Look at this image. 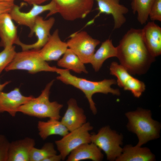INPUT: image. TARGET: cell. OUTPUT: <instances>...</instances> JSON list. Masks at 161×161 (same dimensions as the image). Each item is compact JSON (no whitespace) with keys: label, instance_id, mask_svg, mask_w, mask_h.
<instances>
[{"label":"cell","instance_id":"f546056e","mask_svg":"<svg viewBox=\"0 0 161 161\" xmlns=\"http://www.w3.org/2000/svg\"><path fill=\"white\" fill-rule=\"evenodd\" d=\"M15 4L14 2H0V16L9 13Z\"/></svg>","mask_w":161,"mask_h":161},{"label":"cell","instance_id":"f1b7e54d","mask_svg":"<svg viewBox=\"0 0 161 161\" xmlns=\"http://www.w3.org/2000/svg\"><path fill=\"white\" fill-rule=\"evenodd\" d=\"M10 143L6 136L0 134V161H7Z\"/></svg>","mask_w":161,"mask_h":161},{"label":"cell","instance_id":"e0dca14e","mask_svg":"<svg viewBox=\"0 0 161 161\" xmlns=\"http://www.w3.org/2000/svg\"><path fill=\"white\" fill-rule=\"evenodd\" d=\"M67 104V108L61 122L71 131L86 122V117L83 110L78 106L75 99L70 98Z\"/></svg>","mask_w":161,"mask_h":161},{"label":"cell","instance_id":"d4e9b609","mask_svg":"<svg viewBox=\"0 0 161 161\" xmlns=\"http://www.w3.org/2000/svg\"><path fill=\"white\" fill-rule=\"evenodd\" d=\"M134 14L137 13V19L141 24H145L149 17V13L154 0H130Z\"/></svg>","mask_w":161,"mask_h":161},{"label":"cell","instance_id":"9a60e30c","mask_svg":"<svg viewBox=\"0 0 161 161\" xmlns=\"http://www.w3.org/2000/svg\"><path fill=\"white\" fill-rule=\"evenodd\" d=\"M66 42L61 39L59 30L56 29L51 35L47 41L39 50L40 54L45 61H58L68 48Z\"/></svg>","mask_w":161,"mask_h":161},{"label":"cell","instance_id":"8fae6325","mask_svg":"<svg viewBox=\"0 0 161 161\" xmlns=\"http://www.w3.org/2000/svg\"><path fill=\"white\" fill-rule=\"evenodd\" d=\"M110 74L116 77L117 83L125 90L130 91L137 98L140 97L145 89V83L131 75L122 65L117 62H112L109 68Z\"/></svg>","mask_w":161,"mask_h":161},{"label":"cell","instance_id":"44dd1931","mask_svg":"<svg viewBox=\"0 0 161 161\" xmlns=\"http://www.w3.org/2000/svg\"><path fill=\"white\" fill-rule=\"evenodd\" d=\"M155 155L147 147L128 145L123 148L122 152L116 161H153Z\"/></svg>","mask_w":161,"mask_h":161},{"label":"cell","instance_id":"30bf717a","mask_svg":"<svg viewBox=\"0 0 161 161\" xmlns=\"http://www.w3.org/2000/svg\"><path fill=\"white\" fill-rule=\"evenodd\" d=\"M47 11L49 12L47 17L57 13L55 4L53 0L46 5L33 4L31 10L27 12L21 11L20 7L15 4L9 14L13 20L18 25L26 26L31 31L37 17Z\"/></svg>","mask_w":161,"mask_h":161},{"label":"cell","instance_id":"7a4b0ae2","mask_svg":"<svg viewBox=\"0 0 161 161\" xmlns=\"http://www.w3.org/2000/svg\"><path fill=\"white\" fill-rule=\"evenodd\" d=\"M55 72L59 75L57 79L63 83L69 85L81 90L87 99L91 110L95 115L97 112L95 104L92 99L93 95L96 93L107 94L109 93L117 96L120 94L119 89H114L112 85L116 84L114 79H105L100 81H92L77 77L71 74L69 70L56 67Z\"/></svg>","mask_w":161,"mask_h":161},{"label":"cell","instance_id":"cb8c5ba5","mask_svg":"<svg viewBox=\"0 0 161 161\" xmlns=\"http://www.w3.org/2000/svg\"><path fill=\"white\" fill-rule=\"evenodd\" d=\"M57 64L59 66L71 70L77 73H88L84 64L69 48L67 49L62 57L58 60Z\"/></svg>","mask_w":161,"mask_h":161},{"label":"cell","instance_id":"ffe728a7","mask_svg":"<svg viewBox=\"0 0 161 161\" xmlns=\"http://www.w3.org/2000/svg\"><path fill=\"white\" fill-rule=\"evenodd\" d=\"M103 158L101 150L92 143L82 144L72 151L68 156L67 161L90 160L100 161Z\"/></svg>","mask_w":161,"mask_h":161},{"label":"cell","instance_id":"836d02e7","mask_svg":"<svg viewBox=\"0 0 161 161\" xmlns=\"http://www.w3.org/2000/svg\"><path fill=\"white\" fill-rule=\"evenodd\" d=\"M15 0H0V2H14Z\"/></svg>","mask_w":161,"mask_h":161},{"label":"cell","instance_id":"277c9868","mask_svg":"<svg viewBox=\"0 0 161 161\" xmlns=\"http://www.w3.org/2000/svg\"><path fill=\"white\" fill-rule=\"evenodd\" d=\"M54 81L52 80L49 83L38 97H34L21 106L18 112L38 118L59 120L61 117L60 111L63 105L56 101L51 102L49 100L50 90Z\"/></svg>","mask_w":161,"mask_h":161},{"label":"cell","instance_id":"4fadbf2b","mask_svg":"<svg viewBox=\"0 0 161 161\" xmlns=\"http://www.w3.org/2000/svg\"><path fill=\"white\" fill-rule=\"evenodd\" d=\"M97 2L96 9L99 12L95 17L89 21L86 26L93 24L96 18L101 14L111 15L114 21V30L120 28L125 23L126 19L125 15L129 10L124 5L120 4V0H94Z\"/></svg>","mask_w":161,"mask_h":161},{"label":"cell","instance_id":"7c38bea8","mask_svg":"<svg viewBox=\"0 0 161 161\" xmlns=\"http://www.w3.org/2000/svg\"><path fill=\"white\" fill-rule=\"evenodd\" d=\"M55 21V18L53 17L44 20L42 17L38 16L29 34V37H31L35 34L37 38V41L34 43L29 44H24L19 40L16 44L21 46L22 50L41 49L47 41L51 35L50 30Z\"/></svg>","mask_w":161,"mask_h":161},{"label":"cell","instance_id":"d6986e66","mask_svg":"<svg viewBox=\"0 0 161 161\" xmlns=\"http://www.w3.org/2000/svg\"><path fill=\"white\" fill-rule=\"evenodd\" d=\"M9 13L0 16V47L5 48L16 44L19 40L15 26Z\"/></svg>","mask_w":161,"mask_h":161},{"label":"cell","instance_id":"ba28073f","mask_svg":"<svg viewBox=\"0 0 161 161\" xmlns=\"http://www.w3.org/2000/svg\"><path fill=\"white\" fill-rule=\"evenodd\" d=\"M66 42L68 47L84 64L89 63L96 47L100 41L92 38L87 32H75L69 37Z\"/></svg>","mask_w":161,"mask_h":161},{"label":"cell","instance_id":"9c48e42d","mask_svg":"<svg viewBox=\"0 0 161 161\" xmlns=\"http://www.w3.org/2000/svg\"><path fill=\"white\" fill-rule=\"evenodd\" d=\"M57 13L65 20L74 21L85 18L92 11L94 0H53Z\"/></svg>","mask_w":161,"mask_h":161},{"label":"cell","instance_id":"603a6c76","mask_svg":"<svg viewBox=\"0 0 161 161\" xmlns=\"http://www.w3.org/2000/svg\"><path fill=\"white\" fill-rule=\"evenodd\" d=\"M37 128L38 134L43 140L47 139L49 136L54 135L63 137L69 131L61 123L57 120L49 119L46 121H39L38 122Z\"/></svg>","mask_w":161,"mask_h":161},{"label":"cell","instance_id":"d6a6232c","mask_svg":"<svg viewBox=\"0 0 161 161\" xmlns=\"http://www.w3.org/2000/svg\"><path fill=\"white\" fill-rule=\"evenodd\" d=\"M10 81H7L2 84L0 83V93L2 91L4 88L10 83Z\"/></svg>","mask_w":161,"mask_h":161},{"label":"cell","instance_id":"2e32d148","mask_svg":"<svg viewBox=\"0 0 161 161\" xmlns=\"http://www.w3.org/2000/svg\"><path fill=\"white\" fill-rule=\"evenodd\" d=\"M142 35L148 50L154 57L161 54V28L154 21L149 22L142 29Z\"/></svg>","mask_w":161,"mask_h":161},{"label":"cell","instance_id":"7402d4cb","mask_svg":"<svg viewBox=\"0 0 161 161\" xmlns=\"http://www.w3.org/2000/svg\"><path fill=\"white\" fill-rule=\"evenodd\" d=\"M117 47H114L112 40L106 39L103 42L100 47L95 52L90 60V64L95 72L98 71L104 62L111 57H117Z\"/></svg>","mask_w":161,"mask_h":161},{"label":"cell","instance_id":"6da1fadb","mask_svg":"<svg viewBox=\"0 0 161 161\" xmlns=\"http://www.w3.org/2000/svg\"><path fill=\"white\" fill-rule=\"evenodd\" d=\"M117 57L120 64L131 74L146 72L154 61L143 41L142 29L131 28L125 34L117 47Z\"/></svg>","mask_w":161,"mask_h":161},{"label":"cell","instance_id":"3957f363","mask_svg":"<svg viewBox=\"0 0 161 161\" xmlns=\"http://www.w3.org/2000/svg\"><path fill=\"white\" fill-rule=\"evenodd\" d=\"M125 114L128 121V129L137 137L136 145L141 146L160 137L161 124L152 118L150 110L139 108L135 111L127 112Z\"/></svg>","mask_w":161,"mask_h":161},{"label":"cell","instance_id":"4dcf8cb0","mask_svg":"<svg viewBox=\"0 0 161 161\" xmlns=\"http://www.w3.org/2000/svg\"><path fill=\"white\" fill-rule=\"evenodd\" d=\"M61 160H62V159L60 154L57 155L56 154L49 156L44 161H60Z\"/></svg>","mask_w":161,"mask_h":161},{"label":"cell","instance_id":"ac0fdd59","mask_svg":"<svg viewBox=\"0 0 161 161\" xmlns=\"http://www.w3.org/2000/svg\"><path fill=\"white\" fill-rule=\"evenodd\" d=\"M35 143L33 139L27 137L10 142L7 161H29L31 151Z\"/></svg>","mask_w":161,"mask_h":161},{"label":"cell","instance_id":"52a82bcc","mask_svg":"<svg viewBox=\"0 0 161 161\" xmlns=\"http://www.w3.org/2000/svg\"><path fill=\"white\" fill-rule=\"evenodd\" d=\"M93 129L89 122L71 131L56 140L55 143L62 160H64L70 153L76 148L84 143H91V134L89 131Z\"/></svg>","mask_w":161,"mask_h":161},{"label":"cell","instance_id":"484cf974","mask_svg":"<svg viewBox=\"0 0 161 161\" xmlns=\"http://www.w3.org/2000/svg\"><path fill=\"white\" fill-rule=\"evenodd\" d=\"M57 154L53 143H46L41 148L35 147L32 149L30 156L29 161H44L52 155Z\"/></svg>","mask_w":161,"mask_h":161},{"label":"cell","instance_id":"5bb4252c","mask_svg":"<svg viewBox=\"0 0 161 161\" xmlns=\"http://www.w3.org/2000/svg\"><path fill=\"white\" fill-rule=\"evenodd\" d=\"M34 97L32 96H24L18 88L8 92L2 91L0 93V113L6 112L14 117L18 108Z\"/></svg>","mask_w":161,"mask_h":161},{"label":"cell","instance_id":"1f68e13d","mask_svg":"<svg viewBox=\"0 0 161 161\" xmlns=\"http://www.w3.org/2000/svg\"><path fill=\"white\" fill-rule=\"evenodd\" d=\"M30 4H36L40 5L49 0H23Z\"/></svg>","mask_w":161,"mask_h":161},{"label":"cell","instance_id":"83f0119b","mask_svg":"<svg viewBox=\"0 0 161 161\" xmlns=\"http://www.w3.org/2000/svg\"><path fill=\"white\" fill-rule=\"evenodd\" d=\"M149 17L152 21H161V0H154L150 10Z\"/></svg>","mask_w":161,"mask_h":161},{"label":"cell","instance_id":"5b68a950","mask_svg":"<svg viewBox=\"0 0 161 161\" xmlns=\"http://www.w3.org/2000/svg\"><path fill=\"white\" fill-rule=\"evenodd\" d=\"M56 67L49 65L41 56L39 50H22L16 52L13 59L5 68L6 71L25 70L30 74L41 72H55Z\"/></svg>","mask_w":161,"mask_h":161},{"label":"cell","instance_id":"4316f807","mask_svg":"<svg viewBox=\"0 0 161 161\" xmlns=\"http://www.w3.org/2000/svg\"><path fill=\"white\" fill-rule=\"evenodd\" d=\"M16 52L13 45L4 48L0 52V74L11 62Z\"/></svg>","mask_w":161,"mask_h":161},{"label":"cell","instance_id":"8992f818","mask_svg":"<svg viewBox=\"0 0 161 161\" xmlns=\"http://www.w3.org/2000/svg\"><path fill=\"white\" fill-rule=\"evenodd\" d=\"M91 142L96 145L106 154L107 160H116L121 154L123 136L106 126L101 128L97 134H91Z\"/></svg>","mask_w":161,"mask_h":161}]
</instances>
